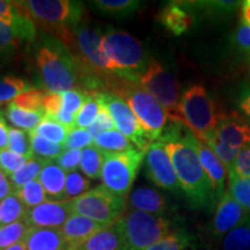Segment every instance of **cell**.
<instances>
[{
	"label": "cell",
	"mask_w": 250,
	"mask_h": 250,
	"mask_svg": "<svg viewBox=\"0 0 250 250\" xmlns=\"http://www.w3.org/2000/svg\"><path fill=\"white\" fill-rule=\"evenodd\" d=\"M186 125L173 123L162 133L160 142L169 155L182 191L195 208H211L218 204L213 187L205 170L203 169L193 145L196 137Z\"/></svg>",
	"instance_id": "cell-1"
},
{
	"label": "cell",
	"mask_w": 250,
	"mask_h": 250,
	"mask_svg": "<svg viewBox=\"0 0 250 250\" xmlns=\"http://www.w3.org/2000/svg\"><path fill=\"white\" fill-rule=\"evenodd\" d=\"M104 87L105 93L114 94L129 105L142 125L148 142L154 143L160 139L168 117L154 96L144 89L139 83H133L116 74L105 78Z\"/></svg>",
	"instance_id": "cell-2"
},
{
	"label": "cell",
	"mask_w": 250,
	"mask_h": 250,
	"mask_svg": "<svg viewBox=\"0 0 250 250\" xmlns=\"http://www.w3.org/2000/svg\"><path fill=\"white\" fill-rule=\"evenodd\" d=\"M101 49L111 62L116 76L133 83H139L149 65L142 43L124 31H111L102 36Z\"/></svg>",
	"instance_id": "cell-3"
},
{
	"label": "cell",
	"mask_w": 250,
	"mask_h": 250,
	"mask_svg": "<svg viewBox=\"0 0 250 250\" xmlns=\"http://www.w3.org/2000/svg\"><path fill=\"white\" fill-rule=\"evenodd\" d=\"M181 112L184 125L202 143L210 138L224 117L203 85H193L183 93Z\"/></svg>",
	"instance_id": "cell-4"
},
{
	"label": "cell",
	"mask_w": 250,
	"mask_h": 250,
	"mask_svg": "<svg viewBox=\"0 0 250 250\" xmlns=\"http://www.w3.org/2000/svg\"><path fill=\"white\" fill-rule=\"evenodd\" d=\"M22 2L30 20L61 37L62 43L70 39L71 26L80 20L83 11L81 4L68 0H29Z\"/></svg>",
	"instance_id": "cell-5"
},
{
	"label": "cell",
	"mask_w": 250,
	"mask_h": 250,
	"mask_svg": "<svg viewBox=\"0 0 250 250\" xmlns=\"http://www.w3.org/2000/svg\"><path fill=\"white\" fill-rule=\"evenodd\" d=\"M37 65L48 92L81 90L79 71L70 51H58L49 46H42L37 54Z\"/></svg>",
	"instance_id": "cell-6"
},
{
	"label": "cell",
	"mask_w": 250,
	"mask_h": 250,
	"mask_svg": "<svg viewBox=\"0 0 250 250\" xmlns=\"http://www.w3.org/2000/svg\"><path fill=\"white\" fill-rule=\"evenodd\" d=\"M127 250H146L170 233V223L164 215L129 210L120 218Z\"/></svg>",
	"instance_id": "cell-7"
},
{
	"label": "cell",
	"mask_w": 250,
	"mask_h": 250,
	"mask_svg": "<svg viewBox=\"0 0 250 250\" xmlns=\"http://www.w3.org/2000/svg\"><path fill=\"white\" fill-rule=\"evenodd\" d=\"M204 144L215 153L228 173L237 154L246 146L250 145L248 121H245L236 115H225L219 122L214 132Z\"/></svg>",
	"instance_id": "cell-8"
},
{
	"label": "cell",
	"mask_w": 250,
	"mask_h": 250,
	"mask_svg": "<svg viewBox=\"0 0 250 250\" xmlns=\"http://www.w3.org/2000/svg\"><path fill=\"white\" fill-rule=\"evenodd\" d=\"M139 85L146 89L165 109L168 120L173 123H183L181 112L180 85L175 77L159 62L151 61L147 70L139 80Z\"/></svg>",
	"instance_id": "cell-9"
},
{
	"label": "cell",
	"mask_w": 250,
	"mask_h": 250,
	"mask_svg": "<svg viewBox=\"0 0 250 250\" xmlns=\"http://www.w3.org/2000/svg\"><path fill=\"white\" fill-rule=\"evenodd\" d=\"M145 152L134 148L124 153H105L102 167V186L116 195H129L133 181L144 160Z\"/></svg>",
	"instance_id": "cell-10"
},
{
	"label": "cell",
	"mask_w": 250,
	"mask_h": 250,
	"mask_svg": "<svg viewBox=\"0 0 250 250\" xmlns=\"http://www.w3.org/2000/svg\"><path fill=\"white\" fill-rule=\"evenodd\" d=\"M73 213L90 218L98 223L111 225L123 214L125 198L100 186L72 199Z\"/></svg>",
	"instance_id": "cell-11"
},
{
	"label": "cell",
	"mask_w": 250,
	"mask_h": 250,
	"mask_svg": "<svg viewBox=\"0 0 250 250\" xmlns=\"http://www.w3.org/2000/svg\"><path fill=\"white\" fill-rule=\"evenodd\" d=\"M99 98L110 111L117 130L127 137L140 151H147L152 143L145 137L142 125L129 105L111 93H99Z\"/></svg>",
	"instance_id": "cell-12"
},
{
	"label": "cell",
	"mask_w": 250,
	"mask_h": 250,
	"mask_svg": "<svg viewBox=\"0 0 250 250\" xmlns=\"http://www.w3.org/2000/svg\"><path fill=\"white\" fill-rule=\"evenodd\" d=\"M145 166L146 175L156 187L173 192L182 190L169 155L160 140L152 143L145 152Z\"/></svg>",
	"instance_id": "cell-13"
},
{
	"label": "cell",
	"mask_w": 250,
	"mask_h": 250,
	"mask_svg": "<svg viewBox=\"0 0 250 250\" xmlns=\"http://www.w3.org/2000/svg\"><path fill=\"white\" fill-rule=\"evenodd\" d=\"M73 214L71 201H46L28 210L26 220L30 227L62 228Z\"/></svg>",
	"instance_id": "cell-14"
},
{
	"label": "cell",
	"mask_w": 250,
	"mask_h": 250,
	"mask_svg": "<svg viewBox=\"0 0 250 250\" xmlns=\"http://www.w3.org/2000/svg\"><path fill=\"white\" fill-rule=\"evenodd\" d=\"M243 206L229 192H225L215 206L212 219V234L218 239L225 237L242 221L247 214Z\"/></svg>",
	"instance_id": "cell-15"
},
{
	"label": "cell",
	"mask_w": 250,
	"mask_h": 250,
	"mask_svg": "<svg viewBox=\"0 0 250 250\" xmlns=\"http://www.w3.org/2000/svg\"><path fill=\"white\" fill-rule=\"evenodd\" d=\"M109 225H104L83 215L73 213L62 226V233L67 250H76L87 240Z\"/></svg>",
	"instance_id": "cell-16"
},
{
	"label": "cell",
	"mask_w": 250,
	"mask_h": 250,
	"mask_svg": "<svg viewBox=\"0 0 250 250\" xmlns=\"http://www.w3.org/2000/svg\"><path fill=\"white\" fill-rule=\"evenodd\" d=\"M193 145L197 151V155H198L199 161L203 169L205 170L206 175L210 179L212 187H213L215 197H217L218 202L224 195L225 190V182H226V175L227 171L225 169L223 162L219 160V158L215 155V153L208 147L201 140L195 138L193 140Z\"/></svg>",
	"instance_id": "cell-17"
},
{
	"label": "cell",
	"mask_w": 250,
	"mask_h": 250,
	"mask_svg": "<svg viewBox=\"0 0 250 250\" xmlns=\"http://www.w3.org/2000/svg\"><path fill=\"white\" fill-rule=\"evenodd\" d=\"M76 250H127L120 219L103 228Z\"/></svg>",
	"instance_id": "cell-18"
},
{
	"label": "cell",
	"mask_w": 250,
	"mask_h": 250,
	"mask_svg": "<svg viewBox=\"0 0 250 250\" xmlns=\"http://www.w3.org/2000/svg\"><path fill=\"white\" fill-rule=\"evenodd\" d=\"M27 250H66L61 228L30 227L24 237Z\"/></svg>",
	"instance_id": "cell-19"
},
{
	"label": "cell",
	"mask_w": 250,
	"mask_h": 250,
	"mask_svg": "<svg viewBox=\"0 0 250 250\" xmlns=\"http://www.w3.org/2000/svg\"><path fill=\"white\" fill-rule=\"evenodd\" d=\"M131 210L143 211L146 213L162 215L167 210L165 197L152 188H138L129 197Z\"/></svg>",
	"instance_id": "cell-20"
},
{
	"label": "cell",
	"mask_w": 250,
	"mask_h": 250,
	"mask_svg": "<svg viewBox=\"0 0 250 250\" xmlns=\"http://www.w3.org/2000/svg\"><path fill=\"white\" fill-rule=\"evenodd\" d=\"M34 36L35 26L29 17L21 18L14 24L0 21V52L13 48L20 40H33Z\"/></svg>",
	"instance_id": "cell-21"
},
{
	"label": "cell",
	"mask_w": 250,
	"mask_h": 250,
	"mask_svg": "<svg viewBox=\"0 0 250 250\" xmlns=\"http://www.w3.org/2000/svg\"><path fill=\"white\" fill-rule=\"evenodd\" d=\"M45 190L49 201H66L65 197V183H66V171H64L56 164L49 162L41 171L39 179Z\"/></svg>",
	"instance_id": "cell-22"
},
{
	"label": "cell",
	"mask_w": 250,
	"mask_h": 250,
	"mask_svg": "<svg viewBox=\"0 0 250 250\" xmlns=\"http://www.w3.org/2000/svg\"><path fill=\"white\" fill-rule=\"evenodd\" d=\"M161 23L175 36H180L191 29L192 15L184 9V6L177 4L167 5L159 15Z\"/></svg>",
	"instance_id": "cell-23"
},
{
	"label": "cell",
	"mask_w": 250,
	"mask_h": 250,
	"mask_svg": "<svg viewBox=\"0 0 250 250\" xmlns=\"http://www.w3.org/2000/svg\"><path fill=\"white\" fill-rule=\"evenodd\" d=\"M87 99V94L80 89L67 90V92L62 93V110L59 115L56 117V121L62 123L68 129L73 130L74 124H76V117L78 112L83 107Z\"/></svg>",
	"instance_id": "cell-24"
},
{
	"label": "cell",
	"mask_w": 250,
	"mask_h": 250,
	"mask_svg": "<svg viewBox=\"0 0 250 250\" xmlns=\"http://www.w3.org/2000/svg\"><path fill=\"white\" fill-rule=\"evenodd\" d=\"M93 145L105 153H124L137 148L132 142L117 129L99 134L94 138Z\"/></svg>",
	"instance_id": "cell-25"
},
{
	"label": "cell",
	"mask_w": 250,
	"mask_h": 250,
	"mask_svg": "<svg viewBox=\"0 0 250 250\" xmlns=\"http://www.w3.org/2000/svg\"><path fill=\"white\" fill-rule=\"evenodd\" d=\"M49 162H51V160H46V159L39 158V156L35 155L30 158L22 168H20L17 173L9 176L13 191H17L20 188L26 186L27 183L31 182V181L39 179L41 171Z\"/></svg>",
	"instance_id": "cell-26"
},
{
	"label": "cell",
	"mask_w": 250,
	"mask_h": 250,
	"mask_svg": "<svg viewBox=\"0 0 250 250\" xmlns=\"http://www.w3.org/2000/svg\"><path fill=\"white\" fill-rule=\"evenodd\" d=\"M6 116L15 126L30 132V131L36 129L41 121L45 117V114L44 112L26 110V109L18 107L13 102H9L7 109H6Z\"/></svg>",
	"instance_id": "cell-27"
},
{
	"label": "cell",
	"mask_w": 250,
	"mask_h": 250,
	"mask_svg": "<svg viewBox=\"0 0 250 250\" xmlns=\"http://www.w3.org/2000/svg\"><path fill=\"white\" fill-rule=\"evenodd\" d=\"M223 250H250V211L223 240Z\"/></svg>",
	"instance_id": "cell-28"
},
{
	"label": "cell",
	"mask_w": 250,
	"mask_h": 250,
	"mask_svg": "<svg viewBox=\"0 0 250 250\" xmlns=\"http://www.w3.org/2000/svg\"><path fill=\"white\" fill-rule=\"evenodd\" d=\"M103 164H104V152L95 145L81 149L80 169L86 177L93 180L101 177Z\"/></svg>",
	"instance_id": "cell-29"
},
{
	"label": "cell",
	"mask_w": 250,
	"mask_h": 250,
	"mask_svg": "<svg viewBox=\"0 0 250 250\" xmlns=\"http://www.w3.org/2000/svg\"><path fill=\"white\" fill-rule=\"evenodd\" d=\"M28 210L29 208L14 192L11 193L5 199L0 201V227L22 220L27 217Z\"/></svg>",
	"instance_id": "cell-30"
},
{
	"label": "cell",
	"mask_w": 250,
	"mask_h": 250,
	"mask_svg": "<svg viewBox=\"0 0 250 250\" xmlns=\"http://www.w3.org/2000/svg\"><path fill=\"white\" fill-rule=\"evenodd\" d=\"M31 132L39 134V136L48 139L49 142L54 144L64 145L68 133L71 132V129H68L67 126L59 123L58 121L45 115V117L41 121V123L37 125L36 129L31 131Z\"/></svg>",
	"instance_id": "cell-31"
},
{
	"label": "cell",
	"mask_w": 250,
	"mask_h": 250,
	"mask_svg": "<svg viewBox=\"0 0 250 250\" xmlns=\"http://www.w3.org/2000/svg\"><path fill=\"white\" fill-rule=\"evenodd\" d=\"M29 229L30 226L28 225L26 218L17 223L0 227V250H5L23 241Z\"/></svg>",
	"instance_id": "cell-32"
},
{
	"label": "cell",
	"mask_w": 250,
	"mask_h": 250,
	"mask_svg": "<svg viewBox=\"0 0 250 250\" xmlns=\"http://www.w3.org/2000/svg\"><path fill=\"white\" fill-rule=\"evenodd\" d=\"M101 101L98 93L87 94V99L76 117L74 129H89L98 117Z\"/></svg>",
	"instance_id": "cell-33"
},
{
	"label": "cell",
	"mask_w": 250,
	"mask_h": 250,
	"mask_svg": "<svg viewBox=\"0 0 250 250\" xmlns=\"http://www.w3.org/2000/svg\"><path fill=\"white\" fill-rule=\"evenodd\" d=\"M29 83L22 78L7 76L0 79V105L6 102H12L20 94L30 90Z\"/></svg>",
	"instance_id": "cell-34"
},
{
	"label": "cell",
	"mask_w": 250,
	"mask_h": 250,
	"mask_svg": "<svg viewBox=\"0 0 250 250\" xmlns=\"http://www.w3.org/2000/svg\"><path fill=\"white\" fill-rule=\"evenodd\" d=\"M28 133H29L31 149H33V153L35 156L46 159V160H52V159H57L62 152L66 151L65 145L49 142L48 139L43 138L39 134L31 132V131Z\"/></svg>",
	"instance_id": "cell-35"
},
{
	"label": "cell",
	"mask_w": 250,
	"mask_h": 250,
	"mask_svg": "<svg viewBox=\"0 0 250 250\" xmlns=\"http://www.w3.org/2000/svg\"><path fill=\"white\" fill-rule=\"evenodd\" d=\"M94 6L112 17H126L138 9L140 2L134 0H96Z\"/></svg>",
	"instance_id": "cell-36"
},
{
	"label": "cell",
	"mask_w": 250,
	"mask_h": 250,
	"mask_svg": "<svg viewBox=\"0 0 250 250\" xmlns=\"http://www.w3.org/2000/svg\"><path fill=\"white\" fill-rule=\"evenodd\" d=\"M14 193L28 208H35V206L49 201L45 190L43 189L42 184H41L39 180L31 181V182L27 183L26 186L14 191Z\"/></svg>",
	"instance_id": "cell-37"
},
{
	"label": "cell",
	"mask_w": 250,
	"mask_h": 250,
	"mask_svg": "<svg viewBox=\"0 0 250 250\" xmlns=\"http://www.w3.org/2000/svg\"><path fill=\"white\" fill-rule=\"evenodd\" d=\"M192 235L187 230H175L146 250H184L190 246Z\"/></svg>",
	"instance_id": "cell-38"
},
{
	"label": "cell",
	"mask_w": 250,
	"mask_h": 250,
	"mask_svg": "<svg viewBox=\"0 0 250 250\" xmlns=\"http://www.w3.org/2000/svg\"><path fill=\"white\" fill-rule=\"evenodd\" d=\"M9 151L17 153L19 155L26 156L30 159L34 156L33 149H31V144L29 133L26 131L9 127L8 129V147Z\"/></svg>",
	"instance_id": "cell-39"
},
{
	"label": "cell",
	"mask_w": 250,
	"mask_h": 250,
	"mask_svg": "<svg viewBox=\"0 0 250 250\" xmlns=\"http://www.w3.org/2000/svg\"><path fill=\"white\" fill-rule=\"evenodd\" d=\"M45 94L46 92H44V90L31 88L30 90H27V92L20 94L12 102L14 104H17L18 107L26 109V110L44 112L45 114L44 109H43V100H44Z\"/></svg>",
	"instance_id": "cell-40"
},
{
	"label": "cell",
	"mask_w": 250,
	"mask_h": 250,
	"mask_svg": "<svg viewBox=\"0 0 250 250\" xmlns=\"http://www.w3.org/2000/svg\"><path fill=\"white\" fill-rule=\"evenodd\" d=\"M90 181L78 171L66 173V183H65V197L68 201L77 198L87 191H89Z\"/></svg>",
	"instance_id": "cell-41"
},
{
	"label": "cell",
	"mask_w": 250,
	"mask_h": 250,
	"mask_svg": "<svg viewBox=\"0 0 250 250\" xmlns=\"http://www.w3.org/2000/svg\"><path fill=\"white\" fill-rule=\"evenodd\" d=\"M229 192L247 211H250V179L228 177Z\"/></svg>",
	"instance_id": "cell-42"
},
{
	"label": "cell",
	"mask_w": 250,
	"mask_h": 250,
	"mask_svg": "<svg viewBox=\"0 0 250 250\" xmlns=\"http://www.w3.org/2000/svg\"><path fill=\"white\" fill-rule=\"evenodd\" d=\"M28 17L22 1L0 0V21L7 24L17 23L21 18Z\"/></svg>",
	"instance_id": "cell-43"
},
{
	"label": "cell",
	"mask_w": 250,
	"mask_h": 250,
	"mask_svg": "<svg viewBox=\"0 0 250 250\" xmlns=\"http://www.w3.org/2000/svg\"><path fill=\"white\" fill-rule=\"evenodd\" d=\"M28 160L29 159L26 156L19 155L17 153L9 151L8 148L0 151V168L9 176L22 168Z\"/></svg>",
	"instance_id": "cell-44"
},
{
	"label": "cell",
	"mask_w": 250,
	"mask_h": 250,
	"mask_svg": "<svg viewBox=\"0 0 250 250\" xmlns=\"http://www.w3.org/2000/svg\"><path fill=\"white\" fill-rule=\"evenodd\" d=\"M228 177H241L250 179V145L246 146L237 154L232 167L228 170Z\"/></svg>",
	"instance_id": "cell-45"
},
{
	"label": "cell",
	"mask_w": 250,
	"mask_h": 250,
	"mask_svg": "<svg viewBox=\"0 0 250 250\" xmlns=\"http://www.w3.org/2000/svg\"><path fill=\"white\" fill-rule=\"evenodd\" d=\"M100 101H101V100H100ZM115 127H116V125H115L114 118H112L110 111H109L108 108L101 102V108H100L98 117H96L95 122H94L92 126L89 127L88 131L94 138H95V137H98L99 134H101L103 132L115 130Z\"/></svg>",
	"instance_id": "cell-46"
},
{
	"label": "cell",
	"mask_w": 250,
	"mask_h": 250,
	"mask_svg": "<svg viewBox=\"0 0 250 250\" xmlns=\"http://www.w3.org/2000/svg\"><path fill=\"white\" fill-rule=\"evenodd\" d=\"M94 144V137L90 134L88 129H73L68 133L65 148L66 149H83Z\"/></svg>",
	"instance_id": "cell-47"
},
{
	"label": "cell",
	"mask_w": 250,
	"mask_h": 250,
	"mask_svg": "<svg viewBox=\"0 0 250 250\" xmlns=\"http://www.w3.org/2000/svg\"><path fill=\"white\" fill-rule=\"evenodd\" d=\"M80 149H66L56 159V165L66 173H71V171H77L80 167Z\"/></svg>",
	"instance_id": "cell-48"
},
{
	"label": "cell",
	"mask_w": 250,
	"mask_h": 250,
	"mask_svg": "<svg viewBox=\"0 0 250 250\" xmlns=\"http://www.w3.org/2000/svg\"><path fill=\"white\" fill-rule=\"evenodd\" d=\"M62 93H50L46 92L44 100H43V109H44L46 116L54 118L58 116L62 110Z\"/></svg>",
	"instance_id": "cell-49"
},
{
	"label": "cell",
	"mask_w": 250,
	"mask_h": 250,
	"mask_svg": "<svg viewBox=\"0 0 250 250\" xmlns=\"http://www.w3.org/2000/svg\"><path fill=\"white\" fill-rule=\"evenodd\" d=\"M239 5V1H206L201 2L199 6L211 14H230Z\"/></svg>",
	"instance_id": "cell-50"
},
{
	"label": "cell",
	"mask_w": 250,
	"mask_h": 250,
	"mask_svg": "<svg viewBox=\"0 0 250 250\" xmlns=\"http://www.w3.org/2000/svg\"><path fill=\"white\" fill-rule=\"evenodd\" d=\"M232 41L239 49L250 52V27L243 23L240 24L233 34Z\"/></svg>",
	"instance_id": "cell-51"
},
{
	"label": "cell",
	"mask_w": 250,
	"mask_h": 250,
	"mask_svg": "<svg viewBox=\"0 0 250 250\" xmlns=\"http://www.w3.org/2000/svg\"><path fill=\"white\" fill-rule=\"evenodd\" d=\"M11 193H13L11 181L7 179V174L0 168V201L5 199Z\"/></svg>",
	"instance_id": "cell-52"
},
{
	"label": "cell",
	"mask_w": 250,
	"mask_h": 250,
	"mask_svg": "<svg viewBox=\"0 0 250 250\" xmlns=\"http://www.w3.org/2000/svg\"><path fill=\"white\" fill-rule=\"evenodd\" d=\"M239 108L247 117L250 118V86L246 87L240 94Z\"/></svg>",
	"instance_id": "cell-53"
},
{
	"label": "cell",
	"mask_w": 250,
	"mask_h": 250,
	"mask_svg": "<svg viewBox=\"0 0 250 250\" xmlns=\"http://www.w3.org/2000/svg\"><path fill=\"white\" fill-rule=\"evenodd\" d=\"M8 129L5 116L0 112V151L8 147Z\"/></svg>",
	"instance_id": "cell-54"
},
{
	"label": "cell",
	"mask_w": 250,
	"mask_h": 250,
	"mask_svg": "<svg viewBox=\"0 0 250 250\" xmlns=\"http://www.w3.org/2000/svg\"><path fill=\"white\" fill-rule=\"evenodd\" d=\"M242 23L250 27V0H246L242 2V11H241Z\"/></svg>",
	"instance_id": "cell-55"
},
{
	"label": "cell",
	"mask_w": 250,
	"mask_h": 250,
	"mask_svg": "<svg viewBox=\"0 0 250 250\" xmlns=\"http://www.w3.org/2000/svg\"><path fill=\"white\" fill-rule=\"evenodd\" d=\"M5 250H27V248H26V243H24V240H23V241L19 242V243H17V245L9 247V248L5 249Z\"/></svg>",
	"instance_id": "cell-56"
},
{
	"label": "cell",
	"mask_w": 250,
	"mask_h": 250,
	"mask_svg": "<svg viewBox=\"0 0 250 250\" xmlns=\"http://www.w3.org/2000/svg\"><path fill=\"white\" fill-rule=\"evenodd\" d=\"M248 124H249V126H250V120L248 121Z\"/></svg>",
	"instance_id": "cell-57"
},
{
	"label": "cell",
	"mask_w": 250,
	"mask_h": 250,
	"mask_svg": "<svg viewBox=\"0 0 250 250\" xmlns=\"http://www.w3.org/2000/svg\"><path fill=\"white\" fill-rule=\"evenodd\" d=\"M66 250H67V249H66Z\"/></svg>",
	"instance_id": "cell-58"
}]
</instances>
